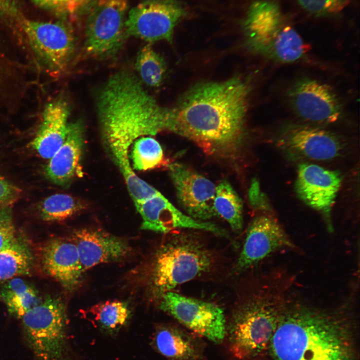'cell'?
<instances>
[{
  "label": "cell",
  "instance_id": "cell-1",
  "mask_svg": "<svg viewBox=\"0 0 360 360\" xmlns=\"http://www.w3.org/2000/svg\"><path fill=\"white\" fill-rule=\"evenodd\" d=\"M249 94L240 77L196 84L170 108L168 131L191 140L209 156L236 160L245 137Z\"/></svg>",
  "mask_w": 360,
  "mask_h": 360
},
{
  "label": "cell",
  "instance_id": "cell-22",
  "mask_svg": "<svg viewBox=\"0 0 360 360\" xmlns=\"http://www.w3.org/2000/svg\"><path fill=\"white\" fill-rule=\"evenodd\" d=\"M152 343L167 360H202L204 356V346L200 340L174 325L158 326Z\"/></svg>",
  "mask_w": 360,
  "mask_h": 360
},
{
  "label": "cell",
  "instance_id": "cell-29",
  "mask_svg": "<svg viewBox=\"0 0 360 360\" xmlns=\"http://www.w3.org/2000/svg\"><path fill=\"white\" fill-rule=\"evenodd\" d=\"M86 208L84 202L77 198L68 194H56L47 197L42 202L40 214L44 220L61 221L83 211Z\"/></svg>",
  "mask_w": 360,
  "mask_h": 360
},
{
  "label": "cell",
  "instance_id": "cell-23",
  "mask_svg": "<svg viewBox=\"0 0 360 360\" xmlns=\"http://www.w3.org/2000/svg\"><path fill=\"white\" fill-rule=\"evenodd\" d=\"M3 282L0 287V300L9 314L16 318L20 319L42 300L36 287L22 278L16 277Z\"/></svg>",
  "mask_w": 360,
  "mask_h": 360
},
{
  "label": "cell",
  "instance_id": "cell-27",
  "mask_svg": "<svg viewBox=\"0 0 360 360\" xmlns=\"http://www.w3.org/2000/svg\"><path fill=\"white\" fill-rule=\"evenodd\" d=\"M86 313L102 331L111 334L127 324L131 316L128 304L118 300L100 302L88 309Z\"/></svg>",
  "mask_w": 360,
  "mask_h": 360
},
{
  "label": "cell",
  "instance_id": "cell-14",
  "mask_svg": "<svg viewBox=\"0 0 360 360\" xmlns=\"http://www.w3.org/2000/svg\"><path fill=\"white\" fill-rule=\"evenodd\" d=\"M134 204L142 218V230L165 234L176 229L190 228L228 236L226 232L215 224L197 220L180 212L160 192Z\"/></svg>",
  "mask_w": 360,
  "mask_h": 360
},
{
  "label": "cell",
  "instance_id": "cell-36",
  "mask_svg": "<svg viewBox=\"0 0 360 360\" xmlns=\"http://www.w3.org/2000/svg\"><path fill=\"white\" fill-rule=\"evenodd\" d=\"M18 0H0V16L18 18Z\"/></svg>",
  "mask_w": 360,
  "mask_h": 360
},
{
  "label": "cell",
  "instance_id": "cell-32",
  "mask_svg": "<svg viewBox=\"0 0 360 360\" xmlns=\"http://www.w3.org/2000/svg\"><path fill=\"white\" fill-rule=\"evenodd\" d=\"M307 11L317 16L330 15L342 11L350 0H297Z\"/></svg>",
  "mask_w": 360,
  "mask_h": 360
},
{
  "label": "cell",
  "instance_id": "cell-11",
  "mask_svg": "<svg viewBox=\"0 0 360 360\" xmlns=\"http://www.w3.org/2000/svg\"><path fill=\"white\" fill-rule=\"evenodd\" d=\"M178 201L186 214L207 221L216 216L214 208L216 186L210 180L178 162L168 164Z\"/></svg>",
  "mask_w": 360,
  "mask_h": 360
},
{
  "label": "cell",
  "instance_id": "cell-17",
  "mask_svg": "<svg viewBox=\"0 0 360 360\" xmlns=\"http://www.w3.org/2000/svg\"><path fill=\"white\" fill-rule=\"evenodd\" d=\"M72 238L77 247L83 272L99 264L122 260L130 252L126 240L99 230L80 229Z\"/></svg>",
  "mask_w": 360,
  "mask_h": 360
},
{
  "label": "cell",
  "instance_id": "cell-12",
  "mask_svg": "<svg viewBox=\"0 0 360 360\" xmlns=\"http://www.w3.org/2000/svg\"><path fill=\"white\" fill-rule=\"evenodd\" d=\"M289 101L296 114L315 122L332 123L340 119L341 104L328 85L309 78L296 80L288 92Z\"/></svg>",
  "mask_w": 360,
  "mask_h": 360
},
{
  "label": "cell",
  "instance_id": "cell-30",
  "mask_svg": "<svg viewBox=\"0 0 360 360\" xmlns=\"http://www.w3.org/2000/svg\"><path fill=\"white\" fill-rule=\"evenodd\" d=\"M136 66L146 84L156 87L162 83L166 71V64L162 58L150 45H146L140 50Z\"/></svg>",
  "mask_w": 360,
  "mask_h": 360
},
{
  "label": "cell",
  "instance_id": "cell-7",
  "mask_svg": "<svg viewBox=\"0 0 360 360\" xmlns=\"http://www.w3.org/2000/svg\"><path fill=\"white\" fill-rule=\"evenodd\" d=\"M20 320L34 360H68L66 309L59 298L46 296Z\"/></svg>",
  "mask_w": 360,
  "mask_h": 360
},
{
  "label": "cell",
  "instance_id": "cell-3",
  "mask_svg": "<svg viewBox=\"0 0 360 360\" xmlns=\"http://www.w3.org/2000/svg\"><path fill=\"white\" fill-rule=\"evenodd\" d=\"M269 345L274 360L354 359L345 320L302 305L286 306Z\"/></svg>",
  "mask_w": 360,
  "mask_h": 360
},
{
  "label": "cell",
  "instance_id": "cell-34",
  "mask_svg": "<svg viewBox=\"0 0 360 360\" xmlns=\"http://www.w3.org/2000/svg\"><path fill=\"white\" fill-rule=\"evenodd\" d=\"M32 0L44 8L60 14H68L76 12L86 0Z\"/></svg>",
  "mask_w": 360,
  "mask_h": 360
},
{
  "label": "cell",
  "instance_id": "cell-35",
  "mask_svg": "<svg viewBox=\"0 0 360 360\" xmlns=\"http://www.w3.org/2000/svg\"><path fill=\"white\" fill-rule=\"evenodd\" d=\"M20 190L0 175V208L9 206L20 196Z\"/></svg>",
  "mask_w": 360,
  "mask_h": 360
},
{
  "label": "cell",
  "instance_id": "cell-24",
  "mask_svg": "<svg viewBox=\"0 0 360 360\" xmlns=\"http://www.w3.org/2000/svg\"><path fill=\"white\" fill-rule=\"evenodd\" d=\"M34 262V258L29 244L23 238L16 236L0 250V282L29 274Z\"/></svg>",
  "mask_w": 360,
  "mask_h": 360
},
{
  "label": "cell",
  "instance_id": "cell-21",
  "mask_svg": "<svg viewBox=\"0 0 360 360\" xmlns=\"http://www.w3.org/2000/svg\"><path fill=\"white\" fill-rule=\"evenodd\" d=\"M84 128L80 122L70 124L62 144L54 153L45 169L48 178L59 186L69 184L80 167L84 145Z\"/></svg>",
  "mask_w": 360,
  "mask_h": 360
},
{
  "label": "cell",
  "instance_id": "cell-15",
  "mask_svg": "<svg viewBox=\"0 0 360 360\" xmlns=\"http://www.w3.org/2000/svg\"><path fill=\"white\" fill-rule=\"evenodd\" d=\"M294 247L275 219L265 215L256 216L248 228L234 271L242 272L276 251Z\"/></svg>",
  "mask_w": 360,
  "mask_h": 360
},
{
  "label": "cell",
  "instance_id": "cell-5",
  "mask_svg": "<svg viewBox=\"0 0 360 360\" xmlns=\"http://www.w3.org/2000/svg\"><path fill=\"white\" fill-rule=\"evenodd\" d=\"M286 306L280 296L269 291L260 292L240 304L226 326V336L232 354L245 360L264 350Z\"/></svg>",
  "mask_w": 360,
  "mask_h": 360
},
{
  "label": "cell",
  "instance_id": "cell-28",
  "mask_svg": "<svg viewBox=\"0 0 360 360\" xmlns=\"http://www.w3.org/2000/svg\"><path fill=\"white\" fill-rule=\"evenodd\" d=\"M214 208L216 215L226 220L232 230L239 232L242 229V202L234 188L226 180L221 182L216 186Z\"/></svg>",
  "mask_w": 360,
  "mask_h": 360
},
{
  "label": "cell",
  "instance_id": "cell-33",
  "mask_svg": "<svg viewBox=\"0 0 360 360\" xmlns=\"http://www.w3.org/2000/svg\"><path fill=\"white\" fill-rule=\"evenodd\" d=\"M16 236L10 208H0V250L10 244Z\"/></svg>",
  "mask_w": 360,
  "mask_h": 360
},
{
  "label": "cell",
  "instance_id": "cell-26",
  "mask_svg": "<svg viewBox=\"0 0 360 360\" xmlns=\"http://www.w3.org/2000/svg\"><path fill=\"white\" fill-rule=\"evenodd\" d=\"M308 50V44L299 34L286 24L262 54L279 62L289 63L300 59Z\"/></svg>",
  "mask_w": 360,
  "mask_h": 360
},
{
  "label": "cell",
  "instance_id": "cell-19",
  "mask_svg": "<svg viewBox=\"0 0 360 360\" xmlns=\"http://www.w3.org/2000/svg\"><path fill=\"white\" fill-rule=\"evenodd\" d=\"M286 24L276 3L268 0L254 2L250 6L244 22L248 46L261 54Z\"/></svg>",
  "mask_w": 360,
  "mask_h": 360
},
{
  "label": "cell",
  "instance_id": "cell-13",
  "mask_svg": "<svg viewBox=\"0 0 360 360\" xmlns=\"http://www.w3.org/2000/svg\"><path fill=\"white\" fill-rule=\"evenodd\" d=\"M342 183L338 172L312 164L299 165L295 184L299 198L309 206L320 212L332 230L330 213Z\"/></svg>",
  "mask_w": 360,
  "mask_h": 360
},
{
  "label": "cell",
  "instance_id": "cell-18",
  "mask_svg": "<svg viewBox=\"0 0 360 360\" xmlns=\"http://www.w3.org/2000/svg\"><path fill=\"white\" fill-rule=\"evenodd\" d=\"M282 140L293 151L315 160L334 158L342 148L341 142L334 134L308 126L289 127L282 134Z\"/></svg>",
  "mask_w": 360,
  "mask_h": 360
},
{
  "label": "cell",
  "instance_id": "cell-25",
  "mask_svg": "<svg viewBox=\"0 0 360 360\" xmlns=\"http://www.w3.org/2000/svg\"><path fill=\"white\" fill-rule=\"evenodd\" d=\"M24 82V66L0 50V116L16 103Z\"/></svg>",
  "mask_w": 360,
  "mask_h": 360
},
{
  "label": "cell",
  "instance_id": "cell-9",
  "mask_svg": "<svg viewBox=\"0 0 360 360\" xmlns=\"http://www.w3.org/2000/svg\"><path fill=\"white\" fill-rule=\"evenodd\" d=\"M187 13L178 0H141L128 12L126 36L149 42L160 40L172 42L175 27Z\"/></svg>",
  "mask_w": 360,
  "mask_h": 360
},
{
  "label": "cell",
  "instance_id": "cell-16",
  "mask_svg": "<svg viewBox=\"0 0 360 360\" xmlns=\"http://www.w3.org/2000/svg\"><path fill=\"white\" fill-rule=\"evenodd\" d=\"M40 262L44 272L65 290L72 291L80 285L83 273L78 250L72 238H55L42 246Z\"/></svg>",
  "mask_w": 360,
  "mask_h": 360
},
{
  "label": "cell",
  "instance_id": "cell-8",
  "mask_svg": "<svg viewBox=\"0 0 360 360\" xmlns=\"http://www.w3.org/2000/svg\"><path fill=\"white\" fill-rule=\"evenodd\" d=\"M127 0H86L77 11L84 22L85 48L93 56L114 54L126 36Z\"/></svg>",
  "mask_w": 360,
  "mask_h": 360
},
{
  "label": "cell",
  "instance_id": "cell-37",
  "mask_svg": "<svg viewBox=\"0 0 360 360\" xmlns=\"http://www.w3.org/2000/svg\"><path fill=\"white\" fill-rule=\"evenodd\" d=\"M29 84H30V80H29V82H28V88H27V90H26V91H27L28 90V86H29ZM26 93H25V94H26ZM24 95H25V94H24ZM24 98V96L23 98ZM23 98H22V99H23ZM22 101H21V102H22ZM20 104H19V105H20ZM19 105L17 106L16 108H18V107L19 106ZM16 108L14 110L13 112H14V111L16 110ZM12 112L11 114H12Z\"/></svg>",
  "mask_w": 360,
  "mask_h": 360
},
{
  "label": "cell",
  "instance_id": "cell-2",
  "mask_svg": "<svg viewBox=\"0 0 360 360\" xmlns=\"http://www.w3.org/2000/svg\"><path fill=\"white\" fill-rule=\"evenodd\" d=\"M98 116L105 145L128 185L138 177L128 158V150L143 136L168 131L170 108L162 107L144 89L133 74L120 71L111 76L97 100Z\"/></svg>",
  "mask_w": 360,
  "mask_h": 360
},
{
  "label": "cell",
  "instance_id": "cell-6",
  "mask_svg": "<svg viewBox=\"0 0 360 360\" xmlns=\"http://www.w3.org/2000/svg\"><path fill=\"white\" fill-rule=\"evenodd\" d=\"M18 20L24 53L34 66L52 77L63 74L74 52L72 28L60 21L40 22L21 16Z\"/></svg>",
  "mask_w": 360,
  "mask_h": 360
},
{
  "label": "cell",
  "instance_id": "cell-20",
  "mask_svg": "<svg viewBox=\"0 0 360 360\" xmlns=\"http://www.w3.org/2000/svg\"><path fill=\"white\" fill-rule=\"evenodd\" d=\"M70 112L68 103L62 98L53 100L45 106L40 124L30 144L42 158L50 159L64 143L69 130Z\"/></svg>",
  "mask_w": 360,
  "mask_h": 360
},
{
  "label": "cell",
  "instance_id": "cell-4",
  "mask_svg": "<svg viewBox=\"0 0 360 360\" xmlns=\"http://www.w3.org/2000/svg\"><path fill=\"white\" fill-rule=\"evenodd\" d=\"M214 262L212 254L196 236H172L156 251L150 264L152 296L160 300L178 286L210 272Z\"/></svg>",
  "mask_w": 360,
  "mask_h": 360
},
{
  "label": "cell",
  "instance_id": "cell-10",
  "mask_svg": "<svg viewBox=\"0 0 360 360\" xmlns=\"http://www.w3.org/2000/svg\"><path fill=\"white\" fill-rule=\"evenodd\" d=\"M159 307L196 334L215 343L226 336V320L222 308L214 303L172 291L160 298Z\"/></svg>",
  "mask_w": 360,
  "mask_h": 360
},
{
  "label": "cell",
  "instance_id": "cell-31",
  "mask_svg": "<svg viewBox=\"0 0 360 360\" xmlns=\"http://www.w3.org/2000/svg\"><path fill=\"white\" fill-rule=\"evenodd\" d=\"M131 156L134 169L138 170L155 168L164 161L161 146L150 136L140 137L134 142Z\"/></svg>",
  "mask_w": 360,
  "mask_h": 360
}]
</instances>
